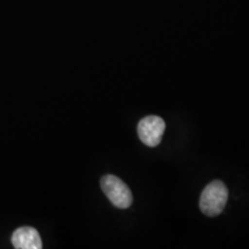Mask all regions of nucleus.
Returning <instances> with one entry per match:
<instances>
[{"label": "nucleus", "mask_w": 249, "mask_h": 249, "mask_svg": "<svg viewBox=\"0 0 249 249\" xmlns=\"http://www.w3.org/2000/svg\"><path fill=\"white\" fill-rule=\"evenodd\" d=\"M227 198H229V191H227L225 183L220 180H214L202 192L200 197V209L202 213L209 217L218 216L223 213Z\"/></svg>", "instance_id": "obj_1"}, {"label": "nucleus", "mask_w": 249, "mask_h": 249, "mask_svg": "<svg viewBox=\"0 0 249 249\" xmlns=\"http://www.w3.org/2000/svg\"><path fill=\"white\" fill-rule=\"evenodd\" d=\"M101 186L104 194L114 207L119 209H127L133 203V195L129 187L120 178L112 174L103 177Z\"/></svg>", "instance_id": "obj_2"}, {"label": "nucleus", "mask_w": 249, "mask_h": 249, "mask_svg": "<svg viewBox=\"0 0 249 249\" xmlns=\"http://www.w3.org/2000/svg\"><path fill=\"white\" fill-rule=\"evenodd\" d=\"M164 132L165 121L160 117L148 116L139 123V138L148 147H156L160 144Z\"/></svg>", "instance_id": "obj_3"}, {"label": "nucleus", "mask_w": 249, "mask_h": 249, "mask_svg": "<svg viewBox=\"0 0 249 249\" xmlns=\"http://www.w3.org/2000/svg\"><path fill=\"white\" fill-rule=\"evenodd\" d=\"M12 244L17 249H40L42 248V239L36 229L30 226H23L13 233Z\"/></svg>", "instance_id": "obj_4"}]
</instances>
